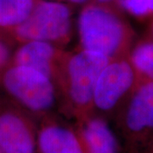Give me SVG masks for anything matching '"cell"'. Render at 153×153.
<instances>
[{"instance_id":"6da1fadb","label":"cell","mask_w":153,"mask_h":153,"mask_svg":"<svg viewBox=\"0 0 153 153\" xmlns=\"http://www.w3.org/2000/svg\"><path fill=\"white\" fill-rule=\"evenodd\" d=\"M77 30L81 49L110 60L127 57L134 44V32L117 4L92 0L80 11Z\"/></svg>"},{"instance_id":"7a4b0ae2","label":"cell","mask_w":153,"mask_h":153,"mask_svg":"<svg viewBox=\"0 0 153 153\" xmlns=\"http://www.w3.org/2000/svg\"><path fill=\"white\" fill-rule=\"evenodd\" d=\"M109 60L100 53L86 49L68 52L57 89L81 119L93 111L96 82Z\"/></svg>"},{"instance_id":"3957f363","label":"cell","mask_w":153,"mask_h":153,"mask_svg":"<svg viewBox=\"0 0 153 153\" xmlns=\"http://www.w3.org/2000/svg\"><path fill=\"white\" fill-rule=\"evenodd\" d=\"M71 10L59 0H38L29 16L13 29L22 43L44 41L60 47L68 44L71 36Z\"/></svg>"},{"instance_id":"277c9868","label":"cell","mask_w":153,"mask_h":153,"mask_svg":"<svg viewBox=\"0 0 153 153\" xmlns=\"http://www.w3.org/2000/svg\"><path fill=\"white\" fill-rule=\"evenodd\" d=\"M3 84L20 104L37 113L52 109L59 94L54 82L42 72L15 64L4 71Z\"/></svg>"},{"instance_id":"5b68a950","label":"cell","mask_w":153,"mask_h":153,"mask_svg":"<svg viewBox=\"0 0 153 153\" xmlns=\"http://www.w3.org/2000/svg\"><path fill=\"white\" fill-rule=\"evenodd\" d=\"M139 79L128 56L109 60L96 82L93 110L109 113L124 105Z\"/></svg>"},{"instance_id":"8992f818","label":"cell","mask_w":153,"mask_h":153,"mask_svg":"<svg viewBox=\"0 0 153 153\" xmlns=\"http://www.w3.org/2000/svg\"><path fill=\"white\" fill-rule=\"evenodd\" d=\"M67 55L68 52L58 45L44 41H28L22 43L16 51L13 64L42 72L54 82L57 88Z\"/></svg>"},{"instance_id":"52a82bcc","label":"cell","mask_w":153,"mask_h":153,"mask_svg":"<svg viewBox=\"0 0 153 153\" xmlns=\"http://www.w3.org/2000/svg\"><path fill=\"white\" fill-rule=\"evenodd\" d=\"M124 126L134 135L153 131V82L140 78L124 104Z\"/></svg>"},{"instance_id":"ba28073f","label":"cell","mask_w":153,"mask_h":153,"mask_svg":"<svg viewBox=\"0 0 153 153\" xmlns=\"http://www.w3.org/2000/svg\"><path fill=\"white\" fill-rule=\"evenodd\" d=\"M0 146L4 153H35L37 139L31 126L20 114H0Z\"/></svg>"},{"instance_id":"9c48e42d","label":"cell","mask_w":153,"mask_h":153,"mask_svg":"<svg viewBox=\"0 0 153 153\" xmlns=\"http://www.w3.org/2000/svg\"><path fill=\"white\" fill-rule=\"evenodd\" d=\"M77 134L85 153H117V140L108 123L100 117L82 118Z\"/></svg>"},{"instance_id":"30bf717a","label":"cell","mask_w":153,"mask_h":153,"mask_svg":"<svg viewBox=\"0 0 153 153\" xmlns=\"http://www.w3.org/2000/svg\"><path fill=\"white\" fill-rule=\"evenodd\" d=\"M37 144L40 153H85L77 134L56 123L42 127Z\"/></svg>"},{"instance_id":"8fae6325","label":"cell","mask_w":153,"mask_h":153,"mask_svg":"<svg viewBox=\"0 0 153 153\" xmlns=\"http://www.w3.org/2000/svg\"><path fill=\"white\" fill-rule=\"evenodd\" d=\"M38 0H0V28L15 29L31 14Z\"/></svg>"},{"instance_id":"7c38bea8","label":"cell","mask_w":153,"mask_h":153,"mask_svg":"<svg viewBox=\"0 0 153 153\" xmlns=\"http://www.w3.org/2000/svg\"><path fill=\"white\" fill-rule=\"evenodd\" d=\"M128 59L140 78L153 82V39L149 37L134 44Z\"/></svg>"},{"instance_id":"4fadbf2b","label":"cell","mask_w":153,"mask_h":153,"mask_svg":"<svg viewBox=\"0 0 153 153\" xmlns=\"http://www.w3.org/2000/svg\"><path fill=\"white\" fill-rule=\"evenodd\" d=\"M117 5L124 13L139 20L153 17V0H117Z\"/></svg>"},{"instance_id":"5bb4252c","label":"cell","mask_w":153,"mask_h":153,"mask_svg":"<svg viewBox=\"0 0 153 153\" xmlns=\"http://www.w3.org/2000/svg\"><path fill=\"white\" fill-rule=\"evenodd\" d=\"M10 58V49L4 41L0 39V69L6 66Z\"/></svg>"},{"instance_id":"9a60e30c","label":"cell","mask_w":153,"mask_h":153,"mask_svg":"<svg viewBox=\"0 0 153 153\" xmlns=\"http://www.w3.org/2000/svg\"><path fill=\"white\" fill-rule=\"evenodd\" d=\"M59 1H62V0H59ZM65 1L73 4H86L92 0H65Z\"/></svg>"},{"instance_id":"2e32d148","label":"cell","mask_w":153,"mask_h":153,"mask_svg":"<svg viewBox=\"0 0 153 153\" xmlns=\"http://www.w3.org/2000/svg\"><path fill=\"white\" fill-rule=\"evenodd\" d=\"M149 36L152 39H153V17L151 19V22L149 25Z\"/></svg>"},{"instance_id":"e0dca14e","label":"cell","mask_w":153,"mask_h":153,"mask_svg":"<svg viewBox=\"0 0 153 153\" xmlns=\"http://www.w3.org/2000/svg\"><path fill=\"white\" fill-rule=\"evenodd\" d=\"M100 3H105V4H116L117 0H95Z\"/></svg>"},{"instance_id":"ac0fdd59","label":"cell","mask_w":153,"mask_h":153,"mask_svg":"<svg viewBox=\"0 0 153 153\" xmlns=\"http://www.w3.org/2000/svg\"><path fill=\"white\" fill-rule=\"evenodd\" d=\"M0 153H4V152L3 151V149L1 147V146H0Z\"/></svg>"}]
</instances>
